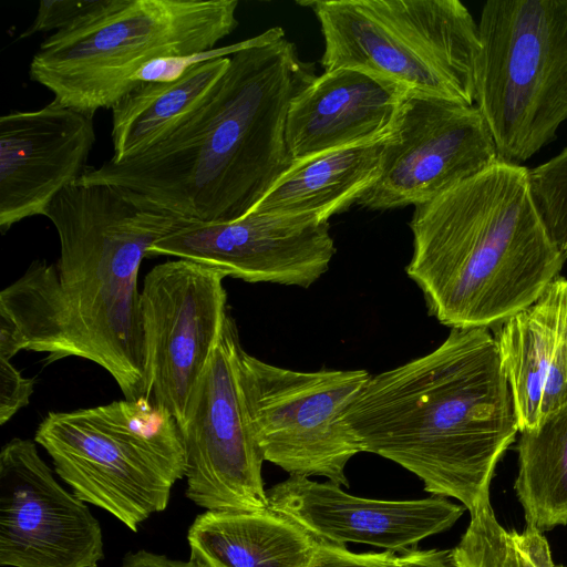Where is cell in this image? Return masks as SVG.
<instances>
[{
  "label": "cell",
  "instance_id": "obj_30",
  "mask_svg": "<svg viewBox=\"0 0 567 567\" xmlns=\"http://www.w3.org/2000/svg\"><path fill=\"white\" fill-rule=\"evenodd\" d=\"M401 567H456L452 549H411L398 554Z\"/></svg>",
  "mask_w": 567,
  "mask_h": 567
},
{
  "label": "cell",
  "instance_id": "obj_14",
  "mask_svg": "<svg viewBox=\"0 0 567 567\" xmlns=\"http://www.w3.org/2000/svg\"><path fill=\"white\" fill-rule=\"evenodd\" d=\"M334 252L328 221L249 213L228 223L185 220L153 244L147 257L188 259L247 282L308 288Z\"/></svg>",
  "mask_w": 567,
  "mask_h": 567
},
{
  "label": "cell",
  "instance_id": "obj_11",
  "mask_svg": "<svg viewBox=\"0 0 567 567\" xmlns=\"http://www.w3.org/2000/svg\"><path fill=\"white\" fill-rule=\"evenodd\" d=\"M225 278L215 268L177 258L153 267L143 281L147 395L178 426L228 316Z\"/></svg>",
  "mask_w": 567,
  "mask_h": 567
},
{
  "label": "cell",
  "instance_id": "obj_23",
  "mask_svg": "<svg viewBox=\"0 0 567 567\" xmlns=\"http://www.w3.org/2000/svg\"><path fill=\"white\" fill-rule=\"evenodd\" d=\"M21 350L64 358V332L56 266L34 260L25 274L0 293V359Z\"/></svg>",
  "mask_w": 567,
  "mask_h": 567
},
{
  "label": "cell",
  "instance_id": "obj_8",
  "mask_svg": "<svg viewBox=\"0 0 567 567\" xmlns=\"http://www.w3.org/2000/svg\"><path fill=\"white\" fill-rule=\"evenodd\" d=\"M477 24L475 106L498 161L520 165L567 120V0H489Z\"/></svg>",
  "mask_w": 567,
  "mask_h": 567
},
{
  "label": "cell",
  "instance_id": "obj_26",
  "mask_svg": "<svg viewBox=\"0 0 567 567\" xmlns=\"http://www.w3.org/2000/svg\"><path fill=\"white\" fill-rule=\"evenodd\" d=\"M244 43L245 41H241L229 47L213 49L193 55L155 59L136 72L134 75V84L136 86L140 83L168 82L176 80L194 65L209 60L233 55L244 45Z\"/></svg>",
  "mask_w": 567,
  "mask_h": 567
},
{
  "label": "cell",
  "instance_id": "obj_12",
  "mask_svg": "<svg viewBox=\"0 0 567 567\" xmlns=\"http://www.w3.org/2000/svg\"><path fill=\"white\" fill-rule=\"evenodd\" d=\"M498 162L480 110L405 96L385 138L378 181L358 205L383 210L429 202Z\"/></svg>",
  "mask_w": 567,
  "mask_h": 567
},
{
  "label": "cell",
  "instance_id": "obj_21",
  "mask_svg": "<svg viewBox=\"0 0 567 567\" xmlns=\"http://www.w3.org/2000/svg\"><path fill=\"white\" fill-rule=\"evenodd\" d=\"M228 64L229 56L218 58L194 65L176 80L131 89L111 109L110 159L120 163L148 147L209 92Z\"/></svg>",
  "mask_w": 567,
  "mask_h": 567
},
{
  "label": "cell",
  "instance_id": "obj_28",
  "mask_svg": "<svg viewBox=\"0 0 567 567\" xmlns=\"http://www.w3.org/2000/svg\"><path fill=\"white\" fill-rule=\"evenodd\" d=\"M34 378H27L11 363L0 359V424L10 421L29 404L34 391Z\"/></svg>",
  "mask_w": 567,
  "mask_h": 567
},
{
  "label": "cell",
  "instance_id": "obj_32",
  "mask_svg": "<svg viewBox=\"0 0 567 567\" xmlns=\"http://www.w3.org/2000/svg\"><path fill=\"white\" fill-rule=\"evenodd\" d=\"M199 566H200V567H206V566H202V565H199Z\"/></svg>",
  "mask_w": 567,
  "mask_h": 567
},
{
  "label": "cell",
  "instance_id": "obj_29",
  "mask_svg": "<svg viewBox=\"0 0 567 567\" xmlns=\"http://www.w3.org/2000/svg\"><path fill=\"white\" fill-rule=\"evenodd\" d=\"M94 0H41L33 22L19 39H25L37 32H55L68 28L83 14Z\"/></svg>",
  "mask_w": 567,
  "mask_h": 567
},
{
  "label": "cell",
  "instance_id": "obj_1",
  "mask_svg": "<svg viewBox=\"0 0 567 567\" xmlns=\"http://www.w3.org/2000/svg\"><path fill=\"white\" fill-rule=\"evenodd\" d=\"M280 27L245 40L209 92L142 152L90 167L80 184L126 188L184 220L248 215L290 169L286 120L316 78Z\"/></svg>",
  "mask_w": 567,
  "mask_h": 567
},
{
  "label": "cell",
  "instance_id": "obj_5",
  "mask_svg": "<svg viewBox=\"0 0 567 567\" xmlns=\"http://www.w3.org/2000/svg\"><path fill=\"white\" fill-rule=\"evenodd\" d=\"M237 0H94L41 42L30 79L90 116L135 86L148 62L215 49L238 25Z\"/></svg>",
  "mask_w": 567,
  "mask_h": 567
},
{
  "label": "cell",
  "instance_id": "obj_10",
  "mask_svg": "<svg viewBox=\"0 0 567 567\" xmlns=\"http://www.w3.org/2000/svg\"><path fill=\"white\" fill-rule=\"evenodd\" d=\"M238 330L228 315L179 426L185 450L186 496L216 512L269 508L243 395Z\"/></svg>",
  "mask_w": 567,
  "mask_h": 567
},
{
  "label": "cell",
  "instance_id": "obj_17",
  "mask_svg": "<svg viewBox=\"0 0 567 567\" xmlns=\"http://www.w3.org/2000/svg\"><path fill=\"white\" fill-rule=\"evenodd\" d=\"M494 337L519 433L567 409V278L556 277Z\"/></svg>",
  "mask_w": 567,
  "mask_h": 567
},
{
  "label": "cell",
  "instance_id": "obj_19",
  "mask_svg": "<svg viewBox=\"0 0 567 567\" xmlns=\"http://www.w3.org/2000/svg\"><path fill=\"white\" fill-rule=\"evenodd\" d=\"M190 559L206 567H306L318 542L270 508L206 511L187 534Z\"/></svg>",
  "mask_w": 567,
  "mask_h": 567
},
{
  "label": "cell",
  "instance_id": "obj_18",
  "mask_svg": "<svg viewBox=\"0 0 567 567\" xmlns=\"http://www.w3.org/2000/svg\"><path fill=\"white\" fill-rule=\"evenodd\" d=\"M404 97L393 84L365 72L324 71L290 103L286 142L293 163L385 138Z\"/></svg>",
  "mask_w": 567,
  "mask_h": 567
},
{
  "label": "cell",
  "instance_id": "obj_16",
  "mask_svg": "<svg viewBox=\"0 0 567 567\" xmlns=\"http://www.w3.org/2000/svg\"><path fill=\"white\" fill-rule=\"evenodd\" d=\"M93 116L52 100L34 111L0 117V230L43 215L87 169Z\"/></svg>",
  "mask_w": 567,
  "mask_h": 567
},
{
  "label": "cell",
  "instance_id": "obj_15",
  "mask_svg": "<svg viewBox=\"0 0 567 567\" xmlns=\"http://www.w3.org/2000/svg\"><path fill=\"white\" fill-rule=\"evenodd\" d=\"M269 508L291 519L318 543L365 544L396 554L450 529L465 507L446 497L384 501L354 496L332 483L289 477L267 491Z\"/></svg>",
  "mask_w": 567,
  "mask_h": 567
},
{
  "label": "cell",
  "instance_id": "obj_7",
  "mask_svg": "<svg viewBox=\"0 0 567 567\" xmlns=\"http://www.w3.org/2000/svg\"><path fill=\"white\" fill-rule=\"evenodd\" d=\"M34 441L78 498L133 532L167 507L173 484L185 477L179 426L152 400L50 412Z\"/></svg>",
  "mask_w": 567,
  "mask_h": 567
},
{
  "label": "cell",
  "instance_id": "obj_9",
  "mask_svg": "<svg viewBox=\"0 0 567 567\" xmlns=\"http://www.w3.org/2000/svg\"><path fill=\"white\" fill-rule=\"evenodd\" d=\"M370 377L363 369L295 371L243 350V395L264 461L348 486L346 465L362 450L344 412Z\"/></svg>",
  "mask_w": 567,
  "mask_h": 567
},
{
  "label": "cell",
  "instance_id": "obj_6",
  "mask_svg": "<svg viewBox=\"0 0 567 567\" xmlns=\"http://www.w3.org/2000/svg\"><path fill=\"white\" fill-rule=\"evenodd\" d=\"M319 21L324 71L354 69L405 96L475 105L478 24L458 0H302Z\"/></svg>",
  "mask_w": 567,
  "mask_h": 567
},
{
  "label": "cell",
  "instance_id": "obj_31",
  "mask_svg": "<svg viewBox=\"0 0 567 567\" xmlns=\"http://www.w3.org/2000/svg\"><path fill=\"white\" fill-rule=\"evenodd\" d=\"M122 567H200L196 561L189 559L188 561L171 559L164 555L150 553L147 550H138L136 553L127 554Z\"/></svg>",
  "mask_w": 567,
  "mask_h": 567
},
{
  "label": "cell",
  "instance_id": "obj_4",
  "mask_svg": "<svg viewBox=\"0 0 567 567\" xmlns=\"http://www.w3.org/2000/svg\"><path fill=\"white\" fill-rule=\"evenodd\" d=\"M43 216L56 229L64 358L102 367L126 400L148 399L137 287L143 258L185 220L110 184L64 188Z\"/></svg>",
  "mask_w": 567,
  "mask_h": 567
},
{
  "label": "cell",
  "instance_id": "obj_2",
  "mask_svg": "<svg viewBox=\"0 0 567 567\" xmlns=\"http://www.w3.org/2000/svg\"><path fill=\"white\" fill-rule=\"evenodd\" d=\"M362 452L416 475L470 513L489 496L518 431L495 337L451 329L430 353L371 375L344 412Z\"/></svg>",
  "mask_w": 567,
  "mask_h": 567
},
{
  "label": "cell",
  "instance_id": "obj_24",
  "mask_svg": "<svg viewBox=\"0 0 567 567\" xmlns=\"http://www.w3.org/2000/svg\"><path fill=\"white\" fill-rule=\"evenodd\" d=\"M470 524L452 549L456 567H563L554 563L542 532L507 530L497 520L489 496L471 513Z\"/></svg>",
  "mask_w": 567,
  "mask_h": 567
},
{
  "label": "cell",
  "instance_id": "obj_22",
  "mask_svg": "<svg viewBox=\"0 0 567 567\" xmlns=\"http://www.w3.org/2000/svg\"><path fill=\"white\" fill-rule=\"evenodd\" d=\"M517 453L514 489L526 526L543 533L567 525V409L520 432Z\"/></svg>",
  "mask_w": 567,
  "mask_h": 567
},
{
  "label": "cell",
  "instance_id": "obj_3",
  "mask_svg": "<svg viewBox=\"0 0 567 567\" xmlns=\"http://www.w3.org/2000/svg\"><path fill=\"white\" fill-rule=\"evenodd\" d=\"M406 274L451 329L492 328L532 305L567 259L535 208L528 169L498 161L414 206Z\"/></svg>",
  "mask_w": 567,
  "mask_h": 567
},
{
  "label": "cell",
  "instance_id": "obj_20",
  "mask_svg": "<svg viewBox=\"0 0 567 567\" xmlns=\"http://www.w3.org/2000/svg\"><path fill=\"white\" fill-rule=\"evenodd\" d=\"M385 138L293 163L250 213L328 221L378 181Z\"/></svg>",
  "mask_w": 567,
  "mask_h": 567
},
{
  "label": "cell",
  "instance_id": "obj_27",
  "mask_svg": "<svg viewBox=\"0 0 567 567\" xmlns=\"http://www.w3.org/2000/svg\"><path fill=\"white\" fill-rule=\"evenodd\" d=\"M306 567H401L396 553H353L346 545L318 543Z\"/></svg>",
  "mask_w": 567,
  "mask_h": 567
},
{
  "label": "cell",
  "instance_id": "obj_13",
  "mask_svg": "<svg viewBox=\"0 0 567 567\" xmlns=\"http://www.w3.org/2000/svg\"><path fill=\"white\" fill-rule=\"evenodd\" d=\"M99 520L65 491L33 441L14 437L0 452V565L97 567Z\"/></svg>",
  "mask_w": 567,
  "mask_h": 567
},
{
  "label": "cell",
  "instance_id": "obj_25",
  "mask_svg": "<svg viewBox=\"0 0 567 567\" xmlns=\"http://www.w3.org/2000/svg\"><path fill=\"white\" fill-rule=\"evenodd\" d=\"M535 208L555 246L567 255V147L528 169Z\"/></svg>",
  "mask_w": 567,
  "mask_h": 567
}]
</instances>
